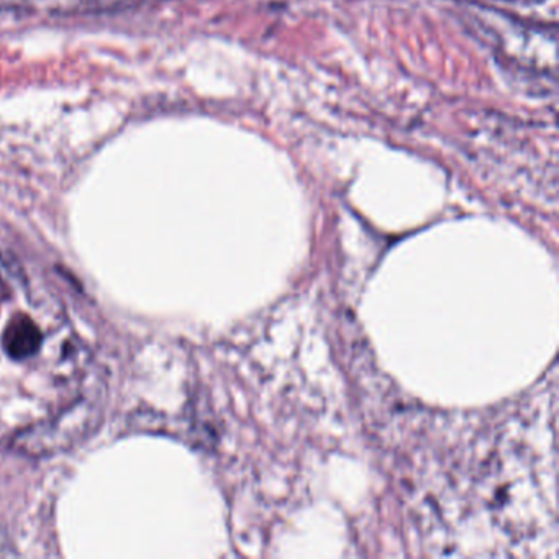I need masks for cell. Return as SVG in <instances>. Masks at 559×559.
<instances>
[{"label": "cell", "instance_id": "1", "mask_svg": "<svg viewBox=\"0 0 559 559\" xmlns=\"http://www.w3.org/2000/svg\"><path fill=\"white\" fill-rule=\"evenodd\" d=\"M90 353L57 296L0 251V428L17 437L80 402Z\"/></svg>", "mask_w": 559, "mask_h": 559}]
</instances>
